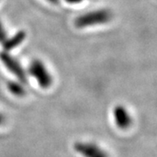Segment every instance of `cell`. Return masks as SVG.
<instances>
[{
  "instance_id": "obj_11",
  "label": "cell",
  "mask_w": 157,
  "mask_h": 157,
  "mask_svg": "<svg viewBox=\"0 0 157 157\" xmlns=\"http://www.w3.org/2000/svg\"><path fill=\"white\" fill-rule=\"evenodd\" d=\"M48 2H50L51 4H53V5H57V4H59V0H47Z\"/></svg>"
},
{
  "instance_id": "obj_2",
  "label": "cell",
  "mask_w": 157,
  "mask_h": 157,
  "mask_svg": "<svg viewBox=\"0 0 157 157\" xmlns=\"http://www.w3.org/2000/svg\"><path fill=\"white\" fill-rule=\"evenodd\" d=\"M28 71L29 73L37 80L39 86L42 88L47 89L52 85V76L41 60L33 59L29 66Z\"/></svg>"
},
{
  "instance_id": "obj_10",
  "label": "cell",
  "mask_w": 157,
  "mask_h": 157,
  "mask_svg": "<svg viewBox=\"0 0 157 157\" xmlns=\"http://www.w3.org/2000/svg\"><path fill=\"white\" fill-rule=\"evenodd\" d=\"M4 121H5V116L2 113H0V126L4 123Z\"/></svg>"
},
{
  "instance_id": "obj_5",
  "label": "cell",
  "mask_w": 157,
  "mask_h": 157,
  "mask_svg": "<svg viewBox=\"0 0 157 157\" xmlns=\"http://www.w3.org/2000/svg\"><path fill=\"white\" fill-rule=\"evenodd\" d=\"M113 117L119 128L128 129L132 124V118L128 109L123 106H117L113 109Z\"/></svg>"
},
{
  "instance_id": "obj_9",
  "label": "cell",
  "mask_w": 157,
  "mask_h": 157,
  "mask_svg": "<svg viewBox=\"0 0 157 157\" xmlns=\"http://www.w3.org/2000/svg\"><path fill=\"white\" fill-rule=\"evenodd\" d=\"M66 1L69 4H78V3H81L83 0H66Z\"/></svg>"
},
{
  "instance_id": "obj_1",
  "label": "cell",
  "mask_w": 157,
  "mask_h": 157,
  "mask_svg": "<svg viewBox=\"0 0 157 157\" xmlns=\"http://www.w3.org/2000/svg\"><path fill=\"white\" fill-rule=\"evenodd\" d=\"M113 17L111 11L107 9H101L89 11L76 17L74 24L78 28H86L89 26L103 25L108 23Z\"/></svg>"
},
{
  "instance_id": "obj_3",
  "label": "cell",
  "mask_w": 157,
  "mask_h": 157,
  "mask_svg": "<svg viewBox=\"0 0 157 157\" xmlns=\"http://www.w3.org/2000/svg\"><path fill=\"white\" fill-rule=\"evenodd\" d=\"M0 59L5 65V67L11 73H13L20 81L25 82L26 80V73L21 66V64L14 57L11 56L8 52H6V51L1 52H0Z\"/></svg>"
},
{
  "instance_id": "obj_6",
  "label": "cell",
  "mask_w": 157,
  "mask_h": 157,
  "mask_svg": "<svg viewBox=\"0 0 157 157\" xmlns=\"http://www.w3.org/2000/svg\"><path fill=\"white\" fill-rule=\"evenodd\" d=\"M26 38V33L25 31H19L15 35H13L11 38H7L6 40L3 43V48L6 52H10L12 49L17 47L19 45H21L24 40Z\"/></svg>"
},
{
  "instance_id": "obj_8",
  "label": "cell",
  "mask_w": 157,
  "mask_h": 157,
  "mask_svg": "<svg viewBox=\"0 0 157 157\" xmlns=\"http://www.w3.org/2000/svg\"><path fill=\"white\" fill-rule=\"evenodd\" d=\"M7 39V33H6L5 26L3 25L2 22L0 21V43H4Z\"/></svg>"
},
{
  "instance_id": "obj_7",
  "label": "cell",
  "mask_w": 157,
  "mask_h": 157,
  "mask_svg": "<svg viewBox=\"0 0 157 157\" xmlns=\"http://www.w3.org/2000/svg\"><path fill=\"white\" fill-rule=\"evenodd\" d=\"M7 87L12 94L16 96H23L25 94V89L21 82L18 81H9Z\"/></svg>"
},
{
  "instance_id": "obj_4",
  "label": "cell",
  "mask_w": 157,
  "mask_h": 157,
  "mask_svg": "<svg viewBox=\"0 0 157 157\" xmlns=\"http://www.w3.org/2000/svg\"><path fill=\"white\" fill-rule=\"evenodd\" d=\"M75 150L83 157H108L104 149L91 142H78L74 145Z\"/></svg>"
}]
</instances>
